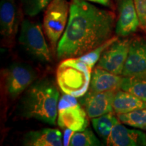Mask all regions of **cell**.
Returning <instances> with one entry per match:
<instances>
[{"instance_id":"cell-8","label":"cell","mask_w":146,"mask_h":146,"mask_svg":"<svg viewBox=\"0 0 146 146\" xmlns=\"http://www.w3.org/2000/svg\"><path fill=\"white\" fill-rule=\"evenodd\" d=\"M123 76H146V38L135 36L131 39L127 60L122 73Z\"/></svg>"},{"instance_id":"cell-3","label":"cell","mask_w":146,"mask_h":146,"mask_svg":"<svg viewBox=\"0 0 146 146\" xmlns=\"http://www.w3.org/2000/svg\"><path fill=\"white\" fill-rule=\"evenodd\" d=\"M91 70L79 58L64 59L56 72L58 86L65 94L81 98L89 88Z\"/></svg>"},{"instance_id":"cell-25","label":"cell","mask_w":146,"mask_h":146,"mask_svg":"<svg viewBox=\"0 0 146 146\" xmlns=\"http://www.w3.org/2000/svg\"><path fill=\"white\" fill-rule=\"evenodd\" d=\"M74 132H75V131L70 130V129H66V131L64 133V139H63L64 145H69L71 137H72V135L74 134Z\"/></svg>"},{"instance_id":"cell-21","label":"cell","mask_w":146,"mask_h":146,"mask_svg":"<svg viewBox=\"0 0 146 146\" xmlns=\"http://www.w3.org/2000/svg\"><path fill=\"white\" fill-rule=\"evenodd\" d=\"M118 39V36H112V38H110L109 40H108L106 42H105L104 43L100 45L97 48L94 49V50L91 51L87 54L83 55L81 57H78L79 59L83 61V62H85L86 64L89 67L92 69L94 68L95 64L98 62V60L100 58V56L104 51L110 45L112 44L113 42L116 41Z\"/></svg>"},{"instance_id":"cell-15","label":"cell","mask_w":146,"mask_h":146,"mask_svg":"<svg viewBox=\"0 0 146 146\" xmlns=\"http://www.w3.org/2000/svg\"><path fill=\"white\" fill-rule=\"evenodd\" d=\"M23 145L27 146H62V133L56 129H43L29 131L23 139Z\"/></svg>"},{"instance_id":"cell-24","label":"cell","mask_w":146,"mask_h":146,"mask_svg":"<svg viewBox=\"0 0 146 146\" xmlns=\"http://www.w3.org/2000/svg\"><path fill=\"white\" fill-rule=\"evenodd\" d=\"M76 98L75 97L68 94L63 96L60 100L59 103H58V110L78 104Z\"/></svg>"},{"instance_id":"cell-9","label":"cell","mask_w":146,"mask_h":146,"mask_svg":"<svg viewBox=\"0 0 146 146\" xmlns=\"http://www.w3.org/2000/svg\"><path fill=\"white\" fill-rule=\"evenodd\" d=\"M20 15L14 0H1L0 32L3 43L12 46L18 32Z\"/></svg>"},{"instance_id":"cell-19","label":"cell","mask_w":146,"mask_h":146,"mask_svg":"<svg viewBox=\"0 0 146 146\" xmlns=\"http://www.w3.org/2000/svg\"><path fill=\"white\" fill-rule=\"evenodd\" d=\"M120 123L136 129L146 130V108L139 109L132 112L117 114Z\"/></svg>"},{"instance_id":"cell-13","label":"cell","mask_w":146,"mask_h":146,"mask_svg":"<svg viewBox=\"0 0 146 146\" xmlns=\"http://www.w3.org/2000/svg\"><path fill=\"white\" fill-rule=\"evenodd\" d=\"M86 111L81 106L76 104L58 110V125L62 129L74 131H82L89 124Z\"/></svg>"},{"instance_id":"cell-2","label":"cell","mask_w":146,"mask_h":146,"mask_svg":"<svg viewBox=\"0 0 146 146\" xmlns=\"http://www.w3.org/2000/svg\"><path fill=\"white\" fill-rule=\"evenodd\" d=\"M59 92L47 78L36 81L27 89L18 106L21 116L54 125L58 114Z\"/></svg>"},{"instance_id":"cell-1","label":"cell","mask_w":146,"mask_h":146,"mask_svg":"<svg viewBox=\"0 0 146 146\" xmlns=\"http://www.w3.org/2000/svg\"><path fill=\"white\" fill-rule=\"evenodd\" d=\"M115 14L84 0H73L68 22L58 44L59 59L78 58L94 50L110 38Z\"/></svg>"},{"instance_id":"cell-26","label":"cell","mask_w":146,"mask_h":146,"mask_svg":"<svg viewBox=\"0 0 146 146\" xmlns=\"http://www.w3.org/2000/svg\"><path fill=\"white\" fill-rule=\"evenodd\" d=\"M84 1H91V2L99 3V4L106 5V6L109 5V3H110V0H84Z\"/></svg>"},{"instance_id":"cell-5","label":"cell","mask_w":146,"mask_h":146,"mask_svg":"<svg viewBox=\"0 0 146 146\" xmlns=\"http://www.w3.org/2000/svg\"><path fill=\"white\" fill-rule=\"evenodd\" d=\"M18 40L24 49L35 59L43 62L51 61L50 48L41 27L38 23L24 19L21 23Z\"/></svg>"},{"instance_id":"cell-10","label":"cell","mask_w":146,"mask_h":146,"mask_svg":"<svg viewBox=\"0 0 146 146\" xmlns=\"http://www.w3.org/2000/svg\"><path fill=\"white\" fill-rule=\"evenodd\" d=\"M116 91L93 92L88 90L80 99V104L86 111L88 117H99L113 110V102Z\"/></svg>"},{"instance_id":"cell-7","label":"cell","mask_w":146,"mask_h":146,"mask_svg":"<svg viewBox=\"0 0 146 146\" xmlns=\"http://www.w3.org/2000/svg\"><path fill=\"white\" fill-rule=\"evenodd\" d=\"M130 43L129 39H118L113 42L102 54L97 67L122 75L129 55Z\"/></svg>"},{"instance_id":"cell-14","label":"cell","mask_w":146,"mask_h":146,"mask_svg":"<svg viewBox=\"0 0 146 146\" xmlns=\"http://www.w3.org/2000/svg\"><path fill=\"white\" fill-rule=\"evenodd\" d=\"M123 76L114 74L104 69L96 67L91 74L89 91L93 92L114 91L120 89Z\"/></svg>"},{"instance_id":"cell-4","label":"cell","mask_w":146,"mask_h":146,"mask_svg":"<svg viewBox=\"0 0 146 146\" xmlns=\"http://www.w3.org/2000/svg\"><path fill=\"white\" fill-rule=\"evenodd\" d=\"M69 14L70 6L67 0H52L47 5L43 17V30L54 52L67 26Z\"/></svg>"},{"instance_id":"cell-20","label":"cell","mask_w":146,"mask_h":146,"mask_svg":"<svg viewBox=\"0 0 146 146\" xmlns=\"http://www.w3.org/2000/svg\"><path fill=\"white\" fill-rule=\"evenodd\" d=\"M71 146H100L101 142L92 130L86 128L84 131H76L71 137L70 144Z\"/></svg>"},{"instance_id":"cell-6","label":"cell","mask_w":146,"mask_h":146,"mask_svg":"<svg viewBox=\"0 0 146 146\" xmlns=\"http://www.w3.org/2000/svg\"><path fill=\"white\" fill-rule=\"evenodd\" d=\"M36 73L31 66L14 63L4 72L5 90L12 100H15L26 91L36 79Z\"/></svg>"},{"instance_id":"cell-22","label":"cell","mask_w":146,"mask_h":146,"mask_svg":"<svg viewBox=\"0 0 146 146\" xmlns=\"http://www.w3.org/2000/svg\"><path fill=\"white\" fill-rule=\"evenodd\" d=\"M52 0H21L23 12L29 16H35L40 13Z\"/></svg>"},{"instance_id":"cell-12","label":"cell","mask_w":146,"mask_h":146,"mask_svg":"<svg viewBox=\"0 0 146 146\" xmlns=\"http://www.w3.org/2000/svg\"><path fill=\"white\" fill-rule=\"evenodd\" d=\"M106 143L110 146H145L146 134L141 131L129 129L119 122L113 128Z\"/></svg>"},{"instance_id":"cell-16","label":"cell","mask_w":146,"mask_h":146,"mask_svg":"<svg viewBox=\"0 0 146 146\" xmlns=\"http://www.w3.org/2000/svg\"><path fill=\"white\" fill-rule=\"evenodd\" d=\"M143 108H146V102L137 97L121 89L116 92L113 102V110L116 114Z\"/></svg>"},{"instance_id":"cell-18","label":"cell","mask_w":146,"mask_h":146,"mask_svg":"<svg viewBox=\"0 0 146 146\" xmlns=\"http://www.w3.org/2000/svg\"><path fill=\"white\" fill-rule=\"evenodd\" d=\"M120 89L130 93L146 102V76H123Z\"/></svg>"},{"instance_id":"cell-17","label":"cell","mask_w":146,"mask_h":146,"mask_svg":"<svg viewBox=\"0 0 146 146\" xmlns=\"http://www.w3.org/2000/svg\"><path fill=\"white\" fill-rule=\"evenodd\" d=\"M114 112H110L99 117L92 118V125L98 135L106 141L110 135L111 131L116 124L119 123Z\"/></svg>"},{"instance_id":"cell-11","label":"cell","mask_w":146,"mask_h":146,"mask_svg":"<svg viewBox=\"0 0 146 146\" xmlns=\"http://www.w3.org/2000/svg\"><path fill=\"white\" fill-rule=\"evenodd\" d=\"M118 18L115 33L118 36L125 37L135 33L139 27L134 0H115Z\"/></svg>"},{"instance_id":"cell-23","label":"cell","mask_w":146,"mask_h":146,"mask_svg":"<svg viewBox=\"0 0 146 146\" xmlns=\"http://www.w3.org/2000/svg\"><path fill=\"white\" fill-rule=\"evenodd\" d=\"M139 27L146 31V0H134Z\"/></svg>"}]
</instances>
